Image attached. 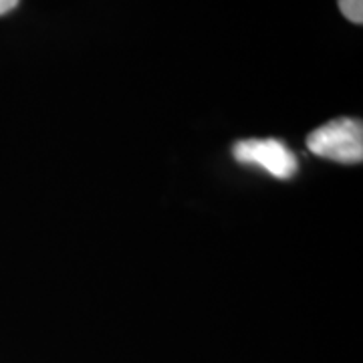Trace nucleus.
I'll return each mask as SVG.
<instances>
[{
    "label": "nucleus",
    "mask_w": 363,
    "mask_h": 363,
    "mask_svg": "<svg viewBox=\"0 0 363 363\" xmlns=\"http://www.w3.org/2000/svg\"><path fill=\"white\" fill-rule=\"evenodd\" d=\"M341 13L345 14V18L355 23V25H362L363 23V0H337Z\"/></svg>",
    "instance_id": "nucleus-3"
},
{
    "label": "nucleus",
    "mask_w": 363,
    "mask_h": 363,
    "mask_svg": "<svg viewBox=\"0 0 363 363\" xmlns=\"http://www.w3.org/2000/svg\"><path fill=\"white\" fill-rule=\"evenodd\" d=\"M234 160L248 166L267 169L279 180H289L295 176L298 164L295 154L279 140H247L238 142L233 150Z\"/></svg>",
    "instance_id": "nucleus-2"
},
{
    "label": "nucleus",
    "mask_w": 363,
    "mask_h": 363,
    "mask_svg": "<svg viewBox=\"0 0 363 363\" xmlns=\"http://www.w3.org/2000/svg\"><path fill=\"white\" fill-rule=\"evenodd\" d=\"M307 147L315 156L339 164H359L363 160V125L359 119L339 117L313 131Z\"/></svg>",
    "instance_id": "nucleus-1"
},
{
    "label": "nucleus",
    "mask_w": 363,
    "mask_h": 363,
    "mask_svg": "<svg viewBox=\"0 0 363 363\" xmlns=\"http://www.w3.org/2000/svg\"><path fill=\"white\" fill-rule=\"evenodd\" d=\"M18 0H0V16L6 13H11L13 9H16Z\"/></svg>",
    "instance_id": "nucleus-4"
}]
</instances>
